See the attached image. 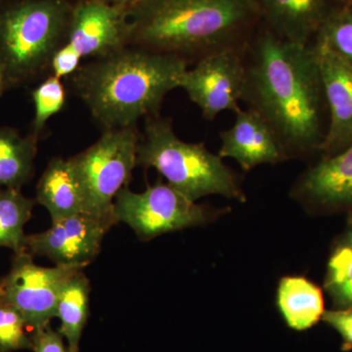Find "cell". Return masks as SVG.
<instances>
[{
	"instance_id": "1",
	"label": "cell",
	"mask_w": 352,
	"mask_h": 352,
	"mask_svg": "<svg viewBox=\"0 0 352 352\" xmlns=\"http://www.w3.org/2000/svg\"><path fill=\"white\" fill-rule=\"evenodd\" d=\"M242 101L267 122L288 156L320 152L329 116L311 43H291L264 30L244 51Z\"/></svg>"
},
{
	"instance_id": "2",
	"label": "cell",
	"mask_w": 352,
	"mask_h": 352,
	"mask_svg": "<svg viewBox=\"0 0 352 352\" xmlns=\"http://www.w3.org/2000/svg\"><path fill=\"white\" fill-rule=\"evenodd\" d=\"M187 69L184 58L134 46L97 58L71 78L76 95L107 131L136 127L139 120L159 115Z\"/></svg>"
},
{
	"instance_id": "3",
	"label": "cell",
	"mask_w": 352,
	"mask_h": 352,
	"mask_svg": "<svg viewBox=\"0 0 352 352\" xmlns=\"http://www.w3.org/2000/svg\"><path fill=\"white\" fill-rule=\"evenodd\" d=\"M259 14L256 0H142L129 10L131 43L187 61L244 50L245 31Z\"/></svg>"
},
{
	"instance_id": "4",
	"label": "cell",
	"mask_w": 352,
	"mask_h": 352,
	"mask_svg": "<svg viewBox=\"0 0 352 352\" xmlns=\"http://www.w3.org/2000/svg\"><path fill=\"white\" fill-rule=\"evenodd\" d=\"M72 9L63 0H0V71L7 89L50 69L66 43Z\"/></svg>"
},
{
	"instance_id": "5",
	"label": "cell",
	"mask_w": 352,
	"mask_h": 352,
	"mask_svg": "<svg viewBox=\"0 0 352 352\" xmlns=\"http://www.w3.org/2000/svg\"><path fill=\"white\" fill-rule=\"evenodd\" d=\"M138 164L153 168L168 180L173 188L196 201L208 195H221L245 201L232 170L222 157L208 151L203 143H188L178 138L170 120L146 119L140 136Z\"/></svg>"
},
{
	"instance_id": "6",
	"label": "cell",
	"mask_w": 352,
	"mask_h": 352,
	"mask_svg": "<svg viewBox=\"0 0 352 352\" xmlns=\"http://www.w3.org/2000/svg\"><path fill=\"white\" fill-rule=\"evenodd\" d=\"M136 127L107 129L85 151L69 157L82 189L85 214L113 217V201L138 166Z\"/></svg>"
},
{
	"instance_id": "7",
	"label": "cell",
	"mask_w": 352,
	"mask_h": 352,
	"mask_svg": "<svg viewBox=\"0 0 352 352\" xmlns=\"http://www.w3.org/2000/svg\"><path fill=\"white\" fill-rule=\"evenodd\" d=\"M113 217L124 222L140 239L198 226L207 220V210L170 184L157 183L141 193L124 187L113 201Z\"/></svg>"
},
{
	"instance_id": "8",
	"label": "cell",
	"mask_w": 352,
	"mask_h": 352,
	"mask_svg": "<svg viewBox=\"0 0 352 352\" xmlns=\"http://www.w3.org/2000/svg\"><path fill=\"white\" fill-rule=\"evenodd\" d=\"M83 268L72 265L43 267L34 263L28 252L16 254L11 270L0 283L3 289L0 302L15 308L28 327L34 331L45 327L56 317L65 285Z\"/></svg>"
},
{
	"instance_id": "9",
	"label": "cell",
	"mask_w": 352,
	"mask_h": 352,
	"mask_svg": "<svg viewBox=\"0 0 352 352\" xmlns=\"http://www.w3.org/2000/svg\"><path fill=\"white\" fill-rule=\"evenodd\" d=\"M244 51L226 50L208 54L180 78L179 88L206 120H214L224 111L235 113L241 108L245 83Z\"/></svg>"
},
{
	"instance_id": "10",
	"label": "cell",
	"mask_w": 352,
	"mask_h": 352,
	"mask_svg": "<svg viewBox=\"0 0 352 352\" xmlns=\"http://www.w3.org/2000/svg\"><path fill=\"white\" fill-rule=\"evenodd\" d=\"M118 223L115 217L88 214L53 222L43 233L25 236L27 251L46 256L56 265H88L99 254L104 236Z\"/></svg>"
},
{
	"instance_id": "11",
	"label": "cell",
	"mask_w": 352,
	"mask_h": 352,
	"mask_svg": "<svg viewBox=\"0 0 352 352\" xmlns=\"http://www.w3.org/2000/svg\"><path fill=\"white\" fill-rule=\"evenodd\" d=\"M129 10L103 0H85L72 9L66 43L82 58H102L131 43Z\"/></svg>"
},
{
	"instance_id": "12",
	"label": "cell",
	"mask_w": 352,
	"mask_h": 352,
	"mask_svg": "<svg viewBox=\"0 0 352 352\" xmlns=\"http://www.w3.org/2000/svg\"><path fill=\"white\" fill-rule=\"evenodd\" d=\"M311 46L329 116L327 134L320 152L324 156H333L352 143V66L319 39L315 38Z\"/></svg>"
},
{
	"instance_id": "13",
	"label": "cell",
	"mask_w": 352,
	"mask_h": 352,
	"mask_svg": "<svg viewBox=\"0 0 352 352\" xmlns=\"http://www.w3.org/2000/svg\"><path fill=\"white\" fill-rule=\"evenodd\" d=\"M232 126L220 131L219 156L231 157L244 170L288 159L286 150L265 120L254 109L236 111Z\"/></svg>"
},
{
	"instance_id": "14",
	"label": "cell",
	"mask_w": 352,
	"mask_h": 352,
	"mask_svg": "<svg viewBox=\"0 0 352 352\" xmlns=\"http://www.w3.org/2000/svg\"><path fill=\"white\" fill-rule=\"evenodd\" d=\"M271 31L285 41L307 45L339 8L338 0H256Z\"/></svg>"
},
{
	"instance_id": "15",
	"label": "cell",
	"mask_w": 352,
	"mask_h": 352,
	"mask_svg": "<svg viewBox=\"0 0 352 352\" xmlns=\"http://www.w3.org/2000/svg\"><path fill=\"white\" fill-rule=\"evenodd\" d=\"M305 200L324 207L352 206V143L344 151L324 156L303 175L296 188Z\"/></svg>"
},
{
	"instance_id": "16",
	"label": "cell",
	"mask_w": 352,
	"mask_h": 352,
	"mask_svg": "<svg viewBox=\"0 0 352 352\" xmlns=\"http://www.w3.org/2000/svg\"><path fill=\"white\" fill-rule=\"evenodd\" d=\"M36 201L50 212L52 223L85 214L82 189L71 160H51L36 187Z\"/></svg>"
},
{
	"instance_id": "17",
	"label": "cell",
	"mask_w": 352,
	"mask_h": 352,
	"mask_svg": "<svg viewBox=\"0 0 352 352\" xmlns=\"http://www.w3.org/2000/svg\"><path fill=\"white\" fill-rule=\"evenodd\" d=\"M277 305L287 325L296 331L314 327L325 311L320 288L303 277H285L280 281Z\"/></svg>"
},
{
	"instance_id": "18",
	"label": "cell",
	"mask_w": 352,
	"mask_h": 352,
	"mask_svg": "<svg viewBox=\"0 0 352 352\" xmlns=\"http://www.w3.org/2000/svg\"><path fill=\"white\" fill-rule=\"evenodd\" d=\"M38 136H22L17 129L0 126V188L20 189L34 173Z\"/></svg>"
},
{
	"instance_id": "19",
	"label": "cell",
	"mask_w": 352,
	"mask_h": 352,
	"mask_svg": "<svg viewBox=\"0 0 352 352\" xmlns=\"http://www.w3.org/2000/svg\"><path fill=\"white\" fill-rule=\"evenodd\" d=\"M90 285L82 270L69 278L60 295L56 317L61 321L59 333L67 340L68 352H80L82 331L89 314Z\"/></svg>"
},
{
	"instance_id": "20",
	"label": "cell",
	"mask_w": 352,
	"mask_h": 352,
	"mask_svg": "<svg viewBox=\"0 0 352 352\" xmlns=\"http://www.w3.org/2000/svg\"><path fill=\"white\" fill-rule=\"evenodd\" d=\"M34 206V201L20 189L0 188V247L9 248L16 254L27 252L24 227Z\"/></svg>"
},
{
	"instance_id": "21",
	"label": "cell",
	"mask_w": 352,
	"mask_h": 352,
	"mask_svg": "<svg viewBox=\"0 0 352 352\" xmlns=\"http://www.w3.org/2000/svg\"><path fill=\"white\" fill-rule=\"evenodd\" d=\"M32 98L34 106V118L31 132L39 138V134L50 118L63 109L66 90L61 80L51 75L32 90Z\"/></svg>"
},
{
	"instance_id": "22",
	"label": "cell",
	"mask_w": 352,
	"mask_h": 352,
	"mask_svg": "<svg viewBox=\"0 0 352 352\" xmlns=\"http://www.w3.org/2000/svg\"><path fill=\"white\" fill-rule=\"evenodd\" d=\"M325 287L336 303L342 308L352 307V250L347 245L331 256Z\"/></svg>"
},
{
	"instance_id": "23",
	"label": "cell",
	"mask_w": 352,
	"mask_h": 352,
	"mask_svg": "<svg viewBox=\"0 0 352 352\" xmlns=\"http://www.w3.org/2000/svg\"><path fill=\"white\" fill-rule=\"evenodd\" d=\"M315 38L327 44L352 66V8L339 7L336 9Z\"/></svg>"
},
{
	"instance_id": "24",
	"label": "cell",
	"mask_w": 352,
	"mask_h": 352,
	"mask_svg": "<svg viewBox=\"0 0 352 352\" xmlns=\"http://www.w3.org/2000/svg\"><path fill=\"white\" fill-rule=\"evenodd\" d=\"M25 327L28 325L22 315L11 305L0 302V352L34 349Z\"/></svg>"
},
{
	"instance_id": "25",
	"label": "cell",
	"mask_w": 352,
	"mask_h": 352,
	"mask_svg": "<svg viewBox=\"0 0 352 352\" xmlns=\"http://www.w3.org/2000/svg\"><path fill=\"white\" fill-rule=\"evenodd\" d=\"M82 56L68 43H65L58 48L51 59L50 69L53 76L61 80L69 78L80 69Z\"/></svg>"
},
{
	"instance_id": "26",
	"label": "cell",
	"mask_w": 352,
	"mask_h": 352,
	"mask_svg": "<svg viewBox=\"0 0 352 352\" xmlns=\"http://www.w3.org/2000/svg\"><path fill=\"white\" fill-rule=\"evenodd\" d=\"M322 319L342 336L344 346L352 347V307L324 311Z\"/></svg>"
},
{
	"instance_id": "27",
	"label": "cell",
	"mask_w": 352,
	"mask_h": 352,
	"mask_svg": "<svg viewBox=\"0 0 352 352\" xmlns=\"http://www.w3.org/2000/svg\"><path fill=\"white\" fill-rule=\"evenodd\" d=\"M32 340L36 352H68L61 333L53 331L50 324L34 331Z\"/></svg>"
},
{
	"instance_id": "28",
	"label": "cell",
	"mask_w": 352,
	"mask_h": 352,
	"mask_svg": "<svg viewBox=\"0 0 352 352\" xmlns=\"http://www.w3.org/2000/svg\"><path fill=\"white\" fill-rule=\"evenodd\" d=\"M103 1L107 2L109 4L112 6L124 7V8H131V7L135 6L139 2L142 0H103Z\"/></svg>"
},
{
	"instance_id": "29",
	"label": "cell",
	"mask_w": 352,
	"mask_h": 352,
	"mask_svg": "<svg viewBox=\"0 0 352 352\" xmlns=\"http://www.w3.org/2000/svg\"><path fill=\"white\" fill-rule=\"evenodd\" d=\"M6 89L7 88L6 82H4L3 75H2L1 71H0V98H1L2 95H3Z\"/></svg>"
},
{
	"instance_id": "30",
	"label": "cell",
	"mask_w": 352,
	"mask_h": 352,
	"mask_svg": "<svg viewBox=\"0 0 352 352\" xmlns=\"http://www.w3.org/2000/svg\"><path fill=\"white\" fill-rule=\"evenodd\" d=\"M346 245L349 249L352 250V223L351 228H349V232H347V240Z\"/></svg>"
},
{
	"instance_id": "31",
	"label": "cell",
	"mask_w": 352,
	"mask_h": 352,
	"mask_svg": "<svg viewBox=\"0 0 352 352\" xmlns=\"http://www.w3.org/2000/svg\"><path fill=\"white\" fill-rule=\"evenodd\" d=\"M340 7H349L352 8V0H338Z\"/></svg>"
},
{
	"instance_id": "32",
	"label": "cell",
	"mask_w": 352,
	"mask_h": 352,
	"mask_svg": "<svg viewBox=\"0 0 352 352\" xmlns=\"http://www.w3.org/2000/svg\"><path fill=\"white\" fill-rule=\"evenodd\" d=\"M2 296H3V289H2V287L0 286V298H2Z\"/></svg>"
}]
</instances>
